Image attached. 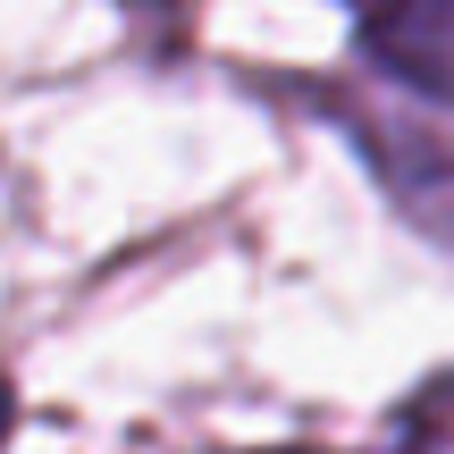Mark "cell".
Here are the masks:
<instances>
[{
    "label": "cell",
    "mask_w": 454,
    "mask_h": 454,
    "mask_svg": "<svg viewBox=\"0 0 454 454\" xmlns=\"http://www.w3.org/2000/svg\"><path fill=\"white\" fill-rule=\"evenodd\" d=\"M320 110L345 127V144L371 168V185L387 194V211L421 244L454 253V135L421 127V118H404V110H362L354 93H320Z\"/></svg>",
    "instance_id": "6da1fadb"
},
{
    "label": "cell",
    "mask_w": 454,
    "mask_h": 454,
    "mask_svg": "<svg viewBox=\"0 0 454 454\" xmlns=\"http://www.w3.org/2000/svg\"><path fill=\"white\" fill-rule=\"evenodd\" d=\"M345 51L371 84H395L404 101L454 118V0H395L362 9L345 26Z\"/></svg>",
    "instance_id": "7a4b0ae2"
},
{
    "label": "cell",
    "mask_w": 454,
    "mask_h": 454,
    "mask_svg": "<svg viewBox=\"0 0 454 454\" xmlns=\"http://www.w3.org/2000/svg\"><path fill=\"white\" fill-rule=\"evenodd\" d=\"M17 412H26V395H17V379L0 371V454H9V438H17Z\"/></svg>",
    "instance_id": "3957f363"
}]
</instances>
